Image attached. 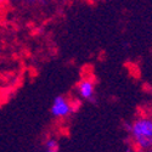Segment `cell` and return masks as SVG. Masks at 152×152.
Returning a JSON list of instances; mask_svg holds the SVG:
<instances>
[{"mask_svg":"<svg viewBox=\"0 0 152 152\" xmlns=\"http://www.w3.org/2000/svg\"><path fill=\"white\" fill-rule=\"evenodd\" d=\"M130 134L137 150H152V117L136 118L130 126Z\"/></svg>","mask_w":152,"mask_h":152,"instance_id":"obj_1","label":"cell"},{"mask_svg":"<svg viewBox=\"0 0 152 152\" xmlns=\"http://www.w3.org/2000/svg\"><path fill=\"white\" fill-rule=\"evenodd\" d=\"M72 111V106L69 104V101L63 97V96H56L54 102L51 105V115L56 118H65L67 117Z\"/></svg>","mask_w":152,"mask_h":152,"instance_id":"obj_2","label":"cell"},{"mask_svg":"<svg viewBox=\"0 0 152 152\" xmlns=\"http://www.w3.org/2000/svg\"><path fill=\"white\" fill-rule=\"evenodd\" d=\"M78 94L84 100H91L95 94V86L94 82L90 78H84L78 84Z\"/></svg>","mask_w":152,"mask_h":152,"instance_id":"obj_3","label":"cell"},{"mask_svg":"<svg viewBox=\"0 0 152 152\" xmlns=\"http://www.w3.org/2000/svg\"><path fill=\"white\" fill-rule=\"evenodd\" d=\"M45 147L49 152H56L58 151V142L55 140V139H49V140L45 142Z\"/></svg>","mask_w":152,"mask_h":152,"instance_id":"obj_4","label":"cell"}]
</instances>
